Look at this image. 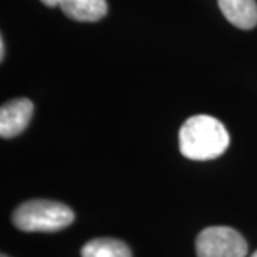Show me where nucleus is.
Returning a JSON list of instances; mask_svg holds the SVG:
<instances>
[{
	"instance_id": "nucleus-1",
	"label": "nucleus",
	"mask_w": 257,
	"mask_h": 257,
	"mask_svg": "<svg viewBox=\"0 0 257 257\" xmlns=\"http://www.w3.org/2000/svg\"><path fill=\"white\" fill-rule=\"evenodd\" d=\"M230 143L223 123L207 114L189 117L179 132V147L190 160H211L221 156Z\"/></svg>"
},
{
	"instance_id": "nucleus-2",
	"label": "nucleus",
	"mask_w": 257,
	"mask_h": 257,
	"mask_svg": "<svg viewBox=\"0 0 257 257\" xmlns=\"http://www.w3.org/2000/svg\"><path fill=\"white\" fill-rule=\"evenodd\" d=\"M13 224L22 231L52 233L70 226L74 213L69 206L55 200H29L13 213Z\"/></svg>"
},
{
	"instance_id": "nucleus-3",
	"label": "nucleus",
	"mask_w": 257,
	"mask_h": 257,
	"mask_svg": "<svg viewBox=\"0 0 257 257\" xmlns=\"http://www.w3.org/2000/svg\"><path fill=\"white\" fill-rule=\"evenodd\" d=\"M196 253L197 257H246L247 243L237 230L211 226L197 236Z\"/></svg>"
},
{
	"instance_id": "nucleus-4",
	"label": "nucleus",
	"mask_w": 257,
	"mask_h": 257,
	"mask_svg": "<svg viewBox=\"0 0 257 257\" xmlns=\"http://www.w3.org/2000/svg\"><path fill=\"white\" fill-rule=\"evenodd\" d=\"M33 114V103L19 97L5 103L0 109V136L12 139L28 127Z\"/></svg>"
},
{
	"instance_id": "nucleus-5",
	"label": "nucleus",
	"mask_w": 257,
	"mask_h": 257,
	"mask_svg": "<svg viewBox=\"0 0 257 257\" xmlns=\"http://www.w3.org/2000/svg\"><path fill=\"white\" fill-rule=\"evenodd\" d=\"M47 8L59 6L64 15L76 22H97L107 13L106 0H40Z\"/></svg>"
},
{
	"instance_id": "nucleus-6",
	"label": "nucleus",
	"mask_w": 257,
	"mask_h": 257,
	"mask_svg": "<svg viewBox=\"0 0 257 257\" xmlns=\"http://www.w3.org/2000/svg\"><path fill=\"white\" fill-rule=\"evenodd\" d=\"M219 8L236 28L250 30L257 25L256 0H219Z\"/></svg>"
},
{
	"instance_id": "nucleus-7",
	"label": "nucleus",
	"mask_w": 257,
	"mask_h": 257,
	"mask_svg": "<svg viewBox=\"0 0 257 257\" xmlns=\"http://www.w3.org/2000/svg\"><path fill=\"white\" fill-rule=\"evenodd\" d=\"M82 257H132V251L120 240L101 237L86 243L82 248Z\"/></svg>"
},
{
	"instance_id": "nucleus-8",
	"label": "nucleus",
	"mask_w": 257,
	"mask_h": 257,
	"mask_svg": "<svg viewBox=\"0 0 257 257\" xmlns=\"http://www.w3.org/2000/svg\"><path fill=\"white\" fill-rule=\"evenodd\" d=\"M0 59H5V40L3 37H0Z\"/></svg>"
},
{
	"instance_id": "nucleus-9",
	"label": "nucleus",
	"mask_w": 257,
	"mask_h": 257,
	"mask_svg": "<svg viewBox=\"0 0 257 257\" xmlns=\"http://www.w3.org/2000/svg\"><path fill=\"white\" fill-rule=\"evenodd\" d=\"M251 257H257V251H254V253H253V256Z\"/></svg>"
},
{
	"instance_id": "nucleus-10",
	"label": "nucleus",
	"mask_w": 257,
	"mask_h": 257,
	"mask_svg": "<svg viewBox=\"0 0 257 257\" xmlns=\"http://www.w3.org/2000/svg\"><path fill=\"white\" fill-rule=\"evenodd\" d=\"M2 257H9V256H6V254H2Z\"/></svg>"
}]
</instances>
